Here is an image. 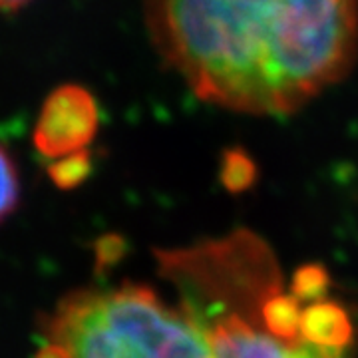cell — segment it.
Segmentation results:
<instances>
[{"instance_id":"obj_11","label":"cell","mask_w":358,"mask_h":358,"mask_svg":"<svg viewBox=\"0 0 358 358\" xmlns=\"http://www.w3.org/2000/svg\"><path fill=\"white\" fill-rule=\"evenodd\" d=\"M32 0H0V10H18L30 4Z\"/></svg>"},{"instance_id":"obj_6","label":"cell","mask_w":358,"mask_h":358,"mask_svg":"<svg viewBox=\"0 0 358 358\" xmlns=\"http://www.w3.org/2000/svg\"><path fill=\"white\" fill-rule=\"evenodd\" d=\"M301 303L285 291L271 294L263 305V319L271 333L287 343L305 341L301 336Z\"/></svg>"},{"instance_id":"obj_5","label":"cell","mask_w":358,"mask_h":358,"mask_svg":"<svg viewBox=\"0 0 358 358\" xmlns=\"http://www.w3.org/2000/svg\"><path fill=\"white\" fill-rule=\"evenodd\" d=\"M301 336L322 348H346L352 341V322L338 303L322 299L303 308Z\"/></svg>"},{"instance_id":"obj_10","label":"cell","mask_w":358,"mask_h":358,"mask_svg":"<svg viewBox=\"0 0 358 358\" xmlns=\"http://www.w3.org/2000/svg\"><path fill=\"white\" fill-rule=\"evenodd\" d=\"M20 201V179L10 154L0 145V223L13 213Z\"/></svg>"},{"instance_id":"obj_7","label":"cell","mask_w":358,"mask_h":358,"mask_svg":"<svg viewBox=\"0 0 358 358\" xmlns=\"http://www.w3.org/2000/svg\"><path fill=\"white\" fill-rule=\"evenodd\" d=\"M257 166L251 159V155L247 154L241 148H231L223 152L221 159V183L225 185V189L231 193L247 192L257 179Z\"/></svg>"},{"instance_id":"obj_4","label":"cell","mask_w":358,"mask_h":358,"mask_svg":"<svg viewBox=\"0 0 358 358\" xmlns=\"http://www.w3.org/2000/svg\"><path fill=\"white\" fill-rule=\"evenodd\" d=\"M100 128L94 94L78 84H62L44 100L34 128V148L48 159L86 150Z\"/></svg>"},{"instance_id":"obj_3","label":"cell","mask_w":358,"mask_h":358,"mask_svg":"<svg viewBox=\"0 0 358 358\" xmlns=\"http://www.w3.org/2000/svg\"><path fill=\"white\" fill-rule=\"evenodd\" d=\"M36 358H213L199 327L154 289H78L42 319Z\"/></svg>"},{"instance_id":"obj_9","label":"cell","mask_w":358,"mask_h":358,"mask_svg":"<svg viewBox=\"0 0 358 358\" xmlns=\"http://www.w3.org/2000/svg\"><path fill=\"white\" fill-rule=\"evenodd\" d=\"M329 291V273L320 265H305L301 267L293 277L291 294L299 303H317L322 301Z\"/></svg>"},{"instance_id":"obj_2","label":"cell","mask_w":358,"mask_h":358,"mask_svg":"<svg viewBox=\"0 0 358 358\" xmlns=\"http://www.w3.org/2000/svg\"><path fill=\"white\" fill-rule=\"evenodd\" d=\"M155 259L213 358H346V348L287 343L268 331L263 305L282 291V275L275 253L255 233L239 229L215 241L157 251Z\"/></svg>"},{"instance_id":"obj_1","label":"cell","mask_w":358,"mask_h":358,"mask_svg":"<svg viewBox=\"0 0 358 358\" xmlns=\"http://www.w3.org/2000/svg\"><path fill=\"white\" fill-rule=\"evenodd\" d=\"M155 50L207 103L293 114L350 72L358 0H148Z\"/></svg>"},{"instance_id":"obj_8","label":"cell","mask_w":358,"mask_h":358,"mask_svg":"<svg viewBox=\"0 0 358 358\" xmlns=\"http://www.w3.org/2000/svg\"><path fill=\"white\" fill-rule=\"evenodd\" d=\"M92 171V155L88 150H80L76 154L64 155L60 159H54L48 167V176L60 189H74Z\"/></svg>"}]
</instances>
